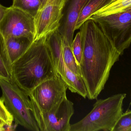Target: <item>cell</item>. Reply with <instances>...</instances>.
Returning <instances> with one entry per match:
<instances>
[{
	"label": "cell",
	"mask_w": 131,
	"mask_h": 131,
	"mask_svg": "<svg viewBox=\"0 0 131 131\" xmlns=\"http://www.w3.org/2000/svg\"><path fill=\"white\" fill-rule=\"evenodd\" d=\"M79 28L82 50L81 77L87 88V97L97 99L121 55L95 21L88 19Z\"/></svg>",
	"instance_id": "obj_1"
},
{
	"label": "cell",
	"mask_w": 131,
	"mask_h": 131,
	"mask_svg": "<svg viewBox=\"0 0 131 131\" xmlns=\"http://www.w3.org/2000/svg\"><path fill=\"white\" fill-rule=\"evenodd\" d=\"M57 74L46 36L33 41L12 65V82L27 93Z\"/></svg>",
	"instance_id": "obj_2"
},
{
	"label": "cell",
	"mask_w": 131,
	"mask_h": 131,
	"mask_svg": "<svg viewBox=\"0 0 131 131\" xmlns=\"http://www.w3.org/2000/svg\"><path fill=\"white\" fill-rule=\"evenodd\" d=\"M126 96L125 94H118L97 100L89 114L71 124L70 131H112L123 114V102Z\"/></svg>",
	"instance_id": "obj_3"
},
{
	"label": "cell",
	"mask_w": 131,
	"mask_h": 131,
	"mask_svg": "<svg viewBox=\"0 0 131 131\" xmlns=\"http://www.w3.org/2000/svg\"><path fill=\"white\" fill-rule=\"evenodd\" d=\"M2 99L14 120L27 130L40 131L27 94L13 82L0 77Z\"/></svg>",
	"instance_id": "obj_4"
},
{
	"label": "cell",
	"mask_w": 131,
	"mask_h": 131,
	"mask_svg": "<svg viewBox=\"0 0 131 131\" xmlns=\"http://www.w3.org/2000/svg\"><path fill=\"white\" fill-rule=\"evenodd\" d=\"M98 23L121 55L131 44V7L109 15L90 17Z\"/></svg>",
	"instance_id": "obj_5"
},
{
	"label": "cell",
	"mask_w": 131,
	"mask_h": 131,
	"mask_svg": "<svg viewBox=\"0 0 131 131\" xmlns=\"http://www.w3.org/2000/svg\"><path fill=\"white\" fill-rule=\"evenodd\" d=\"M31 107L40 131H70V119L74 109V104L66 96L48 111Z\"/></svg>",
	"instance_id": "obj_6"
},
{
	"label": "cell",
	"mask_w": 131,
	"mask_h": 131,
	"mask_svg": "<svg viewBox=\"0 0 131 131\" xmlns=\"http://www.w3.org/2000/svg\"><path fill=\"white\" fill-rule=\"evenodd\" d=\"M67 85L58 74L46 80L27 94L31 105L41 110L48 111L66 96Z\"/></svg>",
	"instance_id": "obj_7"
},
{
	"label": "cell",
	"mask_w": 131,
	"mask_h": 131,
	"mask_svg": "<svg viewBox=\"0 0 131 131\" xmlns=\"http://www.w3.org/2000/svg\"><path fill=\"white\" fill-rule=\"evenodd\" d=\"M0 33L4 38L25 37L33 41L35 35L34 17L19 8L10 6L0 22Z\"/></svg>",
	"instance_id": "obj_8"
},
{
	"label": "cell",
	"mask_w": 131,
	"mask_h": 131,
	"mask_svg": "<svg viewBox=\"0 0 131 131\" xmlns=\"http://www.w3.org/2000/svg\"><path fill=\"white\" fill-rule=\"evenodd\" d=\"M69 0H47L34 17V41L47 36L58 30L63 11Z\"/></svg>",
	"instance_id": "obj_9"
},
{
	"label": "cell",
	"mask_w": 131,
	"mask_h": 131,
	"mask_svg": "<svg viewBox=\"0 0 131 131\" xmlns=\"http://www.w3.org/2000/svg\"><path fill=\"white\" fill-rule=\"evenodd\" d=\"M88 0H71L69 6L65 21L59 31L71 46L75 26L81 11Z\"/></svg>",
	"instance_id": "obj_10"
},
{
	"label": "cell",
	"mask_w": 131,
	"mask_h": 131,
	"mask_svg": "<svg viewBox=\"0 0 131 131\" xmlns=\"http://www.w3.org/2000/svg\"><path fill=\"white\" fill-rule=\"evenodd\" d=\"M46 38L57 73L62 78L66 67L63 58V36L59 29L46 36Z\"/></svg>",
	"instance_id": "obj_11"
},
{
	"label": "cell",
	"mask_w": 131,
	"mask_h": 131,
	"mask_svg": "<svg viewBox=\"0 0 131 131\" xmlns=\"http://www.w3.org/2000/svg\"><path fill=\"white\" fill-rule=\"evenodd\" d=\"M4 39L8 54L12 64L25 52L33 42L25 37H9Z\"/></svg>",
	"instance_id": "obj_12"
},
{
	"label": "cell",
	"mask_w": 131,
	"mask_h": 131,
	"mask_svg": "<svg viewBox=\"0 0 131 131\" xmlns=\"http://www.w3.org/2000/svg\"><path fill=\"white\" fill-rule=\"evenodd\" d=\"M62 78L72 92L77 93L84 98L87 97V88L81 76L74 74L66 67Z\"/></svg>",
	"instance_id": "obj_13"
},
{
	"label": "cell",
	"mask_w": 131,
	"mask_h": 131,
	"mask_svg": "<svg viewBox=\"0 0 131 131\" xmlns=\"http://www.w3.org/2000/svg\"><path fill=\"white\" fill-rule=\"evenodd\" d=\"M112 0H88L81 11L77 21L75 30L79 29L82 24L94 14L105 5L112 2Z\"/></svg>",
	"instance_id": "obj_14"
},
{
	"label": "cell",
	"mask_w": 131,
	"mask_h": 131,
	"mask_svg": "<svg viewBox=\"0 0 131 131\" xmlns=\"http://www.w3.org/2000/svg\"><path fill=\"white\" fill-rule=\"evenodd\" d=\"M12 65L4 38L0 33V77L10 82H12Z\"/></svg>",
	"instance_id": "obj_15"
},
{
	"label": "cell",
	"mask_w": 131,
	"mask_h": 131,
	"mask_svg": "<svg viewBox=\"0 0 131 131\" xmlns=\"http://www.w3.org/2000/svg\"><path fill=\"white\" fill-rule=\"evenodd\" d=\"M130 7H131V0H117L102 8L91 17H99L115 14Z\"/></svg>",
	"instance_id": "obj_16"
},
{
	"label": "cell",
	"mask_w": 131,
	"mask_h": 131,
	"mask_svg": "<svg viewBox=\"0 0 131 131\" xmlns=\"http://www.w3.org/2000/svg\"><path fill=\"white\" fill-rule=\"evenodd\" d=\"M63 58L66 67L74 74L81 76L80 67L76 62L72 52L71 46L68 42L64 38Z\"/></svg>",
	"instance_id": "obj_17"
},
{
	"label": "cell",
	"mask_w": 131,
	"mask_h": 131,
	"mask_svg": "<svg viewBox=\"0 0 131 131\" xmlns=\"http://www.w3.org/2000/svg\"><path fill=\"white\" fill-rule=\"evenodd\" d=\"M12 7L19 8L35 17L41 8L40 0H13Z\"/></svg>",
	"instance_id": "obj_18"
},
{
	"label": "cell",
	"mask_w": 131,
	"mask_h": 131,
	"mask_svg": "<svg viewBox=\"0 0 131 131\" xmlns=\"http://www.w3.org/2000/svg\"><path fill=\"white\" fill-rule=\"evenodd\" d=\"M112 131H131V111L122 115Z\"/></svg>",
	"instance_id": "obj_19"
},
{
	"label": "cell",
	"mask_w": 131,
	"mask_h": 131,
	"mask_svg": "<svg viewBox=\"0 0 131 131\" xmlns=\"http://www.w3.org/2000/svg\"><path fill=\"white\" fill-rule=\"evenodd\" d=\"M72 52L79 65H80L82 56L81 36L80 31L76 34L71 45Z\"/></svg>",
	"instance_id": "obj_20"
},
{
	"label": "cell",
	"mask_w": 131,
	"mask_h": 131,
	"mask_svg": "<svg viewBox=\"0 0 131 131\" xmlns=\"http://www.w3.org/2000/svg\"><path fill=\"white\" fill-rule=\"evenodd\" d=\"M14 118L7 109L1 98H0V129L5 125L13 124Z\"/></svg>",
	"instance_id": "obj_21"
},
{
	"label": "cell",
	"mask_w": 131,
	"mask_h": 131,
	"mask_svg": "<svg viewBox=\"0 0 131 131\" xmlns=\"http://www.w3.org/2000/svg\"><path fill=\"white\" fill-rule=\"evenodd\" d=\"M8 7H6L0 4V22L6 14Z\"/></svg>",
	"instance_id": "obj_22"
},
{
	"label": "cell",
	"mask_w": 131,
	"mask_h": 131,
	"mask_svg": "<svg viewBox=\"0 0 131 131\" xmlns=\"http://www.w3.org/2000/svg\"><path fill=\"white\" fill-rule=\"evenodd\" d=\"M46 1H47V0H40L41 2V7L44 4H45Z\"/></svg>",
	"instance_id": "obj_23"
},
{
	"label": "cell",
	"mask_w": 131,
	"mask_h": 131,
	"mask_svg": "<svg viewBox=\"0 0 131 131\" xmlns=\"http://www.w3.org/2000/svg\"><path fill=\"white\" fill-rule=\"evenodd\" d=\"M117 1V0H112V2H113L115 1Z\"/></svg>",
	"instance_id": "obj_24"
}]
</instances>
